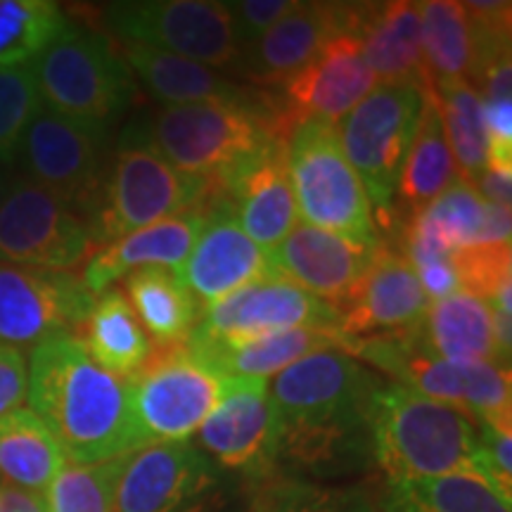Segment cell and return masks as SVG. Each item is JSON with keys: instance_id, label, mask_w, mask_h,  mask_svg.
<instances>
[{"instance_id": "cell-36", "label": "cell", "mask_w": 512, "mask_h": 512, "mask_svg": "<svg viewBox=\"0 0 512 512\" xmlns=\"http://www.w3.org/2000/svg\"><path fill=\"white\" fill-rule=\"evenodd\" d=\"M254 484L247 512H382L380 496L366 486H332L275 475Z\"/></svg>"}, {"instance_id": "cell-46", "label": "cell", "mask_w": 512, "mask_h": 512, "mask_svg": "<svg viewBox=\"0 0 512 512\" xmlns=\"http://www.w3.org/2000/svg\"><path fill=\"white\" fill-rule=\"evenodd\" d=\"M0 512H48L43 494L0 482Z\"/></svg>"}, {"instance_id": "cell-17", "label": "cell", "mask_w": 512, "mask_h": 512, "mask_svg": "<svg viewBox=\"0 0 512 512\" xmlns=\"http://www.w3.org/2000/svg\"><path fill=\"white\" fill-rule=\"evenodd\" d=\"M275 411L264 377L223 375L219 406L200 427V451L249 482L275 475Z\"/></svg>"}, {"instance_id": "cell-18", "label": "cell", "mask_w": 512, "mask_h": 512, "mask_svg": "<svg viewBox=\"0 0 512 512\" xmlns=\"http://www.w3.org/2000/svg\"><path fill=\"white\" fill-rule=\"evenodd\" d=\"M178 273L202 306L219 302L256 280L275 278L271 254L247 238L223 192L209 197L207 221Z\"/></svg>"}, {"instance_id": "cell-4", "label": "cell", "mask_w": 512, "mask_h": 512, "mask_svg": "<svg viewBox=\"0 0 512 512\" xmlns=\"http://www.w3.org/2000/svg\"><path fill=\"white\" fill-rule=\"evenodd\" d=\"M479 427L446 403L384 380L370 406L373 463L387 482L472 472Z\"/></svg>"}, {"instance_id": "cell-30", "label": "cell", "mask_w": 512, "mask_h": 512, "mask_svg": "<svg viewBox=\"0 0 512 512\" xmlns=\"http://www.w3.org/2000/svg\"><path fill=\"white\" fill-rule=\"evenodd\" d=\"M119 50L131 74L138 76L145 91L166 107L252 98V93L238 83L200 62L162 53V50L133 46V43H119Z\"/></svg>"}, {"instance_id": "cell-32", "label": "cell", "mask_w": 512, "mask_h": 512, "mask_svg": "<svg viewBox=\"0 0 512 512\" xmlns=\"http://www.w3.org/2000/svg\"><path fill=\"white\" fill-rule=\"evenodd\" d=\"M422 112L415 126L406 162H403L399 190H396L394 214H413L439 197L458 174L448 147L444 126L432 95L422 91ZM394 219V216H392Z\"/></svg>"}, {"instance_id": "cell-13", "label": "cell", "mask_w": 512, "mask_h": 512, "mask_svg": "<svg viewBox=\"0 0 512 512\" xmlns=\"http://www.w3.org/2000/svg\"><path fill=\"white\" fill-rule=\"evenodd\" d=\"M219 467L192 441L128 453L114 512H223Z\"/></svg>"}, {"instance_id": "cell-14", "label": "cell", "mask_w": 512, "mask_h": 512, "mask_svg": "<svg viewBox=\"0 0 512 512\" xmlns=\"http://www.w3.org/2000/svg\"><path fill=\"white\" fill-rule=\"evenodd\" d=\"M107 138L110 124L69 119L41 107L19 147L34 183L88 219L105 178Z\"/></svg>"}, {"instance_id": "cell-20", "label": "cell", "mask_w": 512, "mask_h": 512, "mask_svg": "<svg viewBox=\"0 0 512 512\" xmlns=\"http://www.w3.org/2000/svg\"><path fill=\"white\" fill-rule=\"evenodd\" d=\"M375 86L377 79L363 55L361 38L344 31L285 83V117L294 128L304 121L337 126Z\"/></svg>"}, {"instance_id": "cell-22", "label": "cell", "mask_w": 512, "mask_h": 512, "mask_svg": "<svg viewBox=\"0 0 512 512\" xmlns=\"http://www.w3.org/2000/svg\"><path fill=\"white\" fill-rule=\"evenodd\" d=\"M375 249L358 247L309 223H297L292 233L268 254L275 278L290 280L339 309L366 273Z\"/></svg>"}, {"instance_id": "cell-29", "label": "cell", "mask_w": 512, "mask_h": 512, "mask_svg": "<svg viewBox=\"0 0 512 512\" xmlns=\"http://www.w3.org/2000/svg\"><path fill=\"white\" fill-rule=\"evenodd\" d=\"M427 347L439 358L456 363H494L508 368L496 339L491 304L470 292H456L427 306L422 318Z\"/></svg>"}, {"instance_id": "cell-26", "label": "cell", "mask_w": 512, "mask_h": 512, "mask_svg": "<svg viewBox=\"0 0 512 512\" xmlns=\"http://www.w3.org/2000/svg\"><path fill=\"white\" fill-rule=\"evenodd\" d=\"M200 361L207 363L219 375L264 377L283 373L292 363L323 349H342V335L335 330L299 328L268 332L242 342H216L200 344L185 342Z\"/></svg>"}, {"instance_id": "cell-9", "label": "cell", "mask_w": 512, "mask_h": 512, "mask_svg": "<svg viewBox=\"0 0 512 512\" xmlns=\"http://www.w3.org/2000/svg\"><path fill=\"white\" fill-rule=\"evenodd\" d=\"M415 86H375L337 124L344 155L366 190L377 228L392 226L396 190L422 112Z\"/></svg>"}, {"instance_id": "cell-12", "label": "cell", "mask_w": 512, "mask_h": 512, "mask_svg": "<svg viewBox=\"0 0 512 512\" xmlns=\"http://www.w3.org/2000/svg\"><path fill=\"white\" fill-rule=\"evenodd\" d=\"M98 249L83 216L34 181L12 185L0 204V259L79 273Z\"/></svg>"}, {"instance_id": "cell-6", "label": "cell", "mask_w": 512, "mask_h": 512, "mask_svg": "<svg viewBox=\"0 0 512 512\" xmlns=\"http://www.w3.org/2000/svg\"><path fill=\"white\" fill-rule=\"evenodd\" d=\"M211 195L214 185L176 171L150 143L143 121H133L121 133L86 223L100 247L207 204Z\"/></svg>"}, {"instance_id": "cell-1", "label": "cell", "mask_w": 512, "mask_h": 512, "mask_svg": "<svg viewBox=\"0 0 512 512\" xmlns=\"http://www.w3.org/2000/svg\"><path fill=\"white\" fill-rule=\"evenodd\" d=\"M384 380L342 349H323L268 382L275 411V472L337 479L373 463L370 406Z\"/></svg>"}, {"instance_id": "cell-3", "label": "cell", "mask_w": 512, "mask_h": 512, "mask_svg": "<svg viewBox=\"0 0 512 512\" xmlns=\"http://www.w3.org/2000/svg\"><path fill=\"white\" fill-rule=\"evenodd\" d=\"M143 124L166 162L185 176L211 183L216 192H223L271 147L287 143L292 133L280 102L259 95L162 107Z\"/></svg>"}, {"instance_id": "cell-41", "label": "cell", "mask_w": 512, "mask_h": 512, "mask_svg": "<svg viewBox=\"0 0 512 512\" xmlns=\"http://www.w3.org/2000/svg\"><path fill=\"white\" fill-rule=\"evenodd\" d=\"M460 290L491 302L505 283H512V252L510 242L501 245H477L456 249L451 254Z\"/></svg>"}, {"instance_id": "cell-33", "label": "cell", "mask_w": 512, "mask_h": 512, "mask_svg": "<svg viewBox=\"0 0 512 512\" xmlns=\"http://www.w3.org/2000/svg\"><path fill=\"white\" fill-rule=\"evenodd\" d=\"M67 465L46 422L31 411L17 408L0 418V479L17 489L46 494L57 472Z\"/></svg>"}, {"instance_id": "cell-28", "label": "cell", "mask_w": 512, "mask_h": 512, "mask_svg": "<svg viewBox=\"0 0 512 512\" xmlns=\"http://www.w3.org/2000/svg\"><path fill=\"white\" fill-rule=\"evenodd\" d=\"M394 216H408L451 252L465 247L510 242V209L486 202L479 195L475 183L467 181L465 176H458L439 197H434L420 211Z\"/></svg>"}, {"instance_id": "cell-21", "label": "cell", "mask_w": 512, "mask_h": 512, "mask_svg": "<svg viewBox=\"0 0 512 512\" xmlns=\"http://www.w3.org/2000/svg\"><path fill=\"white\" fill-rule=\"evenodd\" d=\"M427 299L418 273L399 249L382 245L361 275L347 302L339 306V335L366 337L380 332L406 330L425 318Z\"/></svg>"}, {"instance_id": "cell-39", "label": "cell", "mask_w": 512, "mask_h": 512, "mask_svg": "<svg viewBox=\"0 0 512 512\" xmlns=\"http://www.w3.org/2000/svg\"><path fill=\"white\" fill-rule=\"evenodd\" d=\"M126 456L95 465L67 463L43 494L48 512H114Z\"/></svg>"}, {"instance_id": "cell-24", "label": "cell", "mask_w": 512, "mask_h": 512, "mask_svg": "<svg viewBox=\"0 0 512 512\" xmlns=\"http://www.w3.org/2000/svg\"><path fill=\"white\" fill-rule=\"evenodd\" d=\"M363 55L373 69L377 86H430L422 60V34L418 3H356L354 27Z\"/></svg>"}, {"instance_id": "cell-44", "label": "cell", "mask_w": 512, "mask_h": 512, "mask_svg": "<svg viewBox=\"0 0 512 512\" xmlns=\"http://www.w3.org/2000/svg\"><path fill=\"white\" fill-rule=\"evenodd\" d=\"M29 394V361L24 351L0 344V418L24 406Z\"/></svg>"}, {"instance_id": "cell-35", "label": "cell", "mask_w": 512, "mask_h": 512, "mask_svg": "<svg viewBox=\"0 0 512 512\" xmlns=\"http://www.w3.org/2000/svg\"><path fill=\"white\" fill-rule=\"evenodd\" d=\"M422 60L430 86L441 83H470L472 74V31L465 5L458 0H425L418 3Z\"/></svg>"}, {"instance_id": "cell-23", "label": "cell", "mask_w": 512, "mask_h": 512, "mask_svg": "<svg viewBox=\"0 0 512 512\" xmlns=\"http://www.w3.org/2000/svg\"><path fill=\"white\" fill-rule=\"evenodd\" d=\"M207 211L209 202L100 245L81 268V280L86 290L98 297L110 290L117 280L145 266L181 271L204 221H207Z\"/></svg>"}, {"instance_id": "cell-5", "label": "cell", "mask_w": 512, "mask_h": 512, "mask_svg": "<svg viewBox=\"0 0 512 512\" xmlns=\"http://www.w3.org/2000/svg\"><path fill=\"white\" fill-rule=\"evenodd\" d=\"M347 351L396 384L446 403L477 427H512L510 370L494 363H456L427 347L422 325L366 337H342Z\"/></svg>"}, {"instance_id": "cell-34", "label": "cell", "mask_w": 512, "mask_h": 512, "mask_svg": "<svg viewBox=\"0 0 512 512\" xmlns=\"http://www.w3.org/2000/svg\"><path fill=\"white\" fill-rule=\"evenodd\" d=\"M382 512H512L510 501L475 472L384 482Z\"/></svg>"}, {"instance_id": "cell-19", "label": "cell", "mask_w": 512, "mask_h": 512, "mask_svg": "<svg viewBox=\"0 0 512 512\" xmlns=\"http://www.w3.org/2000/svg\"><path fill=\"white\" fill-rule=\"evenodd\" d=\"M356 3H299L259 41L242 50L235 72L264 88H283L323 53L332 38L354 27Z\"/></svg>"}, {"instance_id": "cell-37", "label": "cell", "mask_w": 512, "mask_h": 512, "mask_svg": "<svg viewBox=\"0 0 512 512\" xmlns=\"http://www.w3.org/2000/svg\"><path fill=\"white\" fill-rule=\"evenodd\" d=\"M425 91L432 95L439 110L441 126H444L458 174L465 176L467 181H475L486 169V152H489L482 98H479L477 88L467 81H458L427 86Z\"/></svg>"}, {"instance_id": "cell-31", "label": "cell", "mask_w": 512, "mask_h": 512, "mask_svg": "<svg viewBox=\"0 0 512 512\" xmlns=\"http://www.w3.org/2000/svg\"><path fill=\"white\" fill-rule=\"evenodd\" d=\"M76 337L98 366L126 380L152 356L150 337L145 335L136 311L119 287H110L95 297L93 309Z\"/></svg>"}, {"instance_id": "cell-45", "label": "cell", "mask_w": 512, "mask_h": 512, "mask_svg": "<svg viewBox=\"0 0 512 512\" xmlns=\"http://www.w3.org/2000/svg\"><path fill=\"white\" fill-rule=\"evenodd\" d=\"M475 188L479 195L484 197L489 204L496 207L510 209L512 204V169H494V166H486L475 181Z\"/></svg>"}, {"instance_id": "cell-47", "label": "cell", "mask_w": 512, "mask_h": 512, "mask_svg": "<svg viewBox=\"0 0 512 512\" xmlns=\"http://www.w3.org/2000/svg\"><path fill=\"white\" fill-rule=\"evenodd\" d=\"M5 195H8V192H5V188H3V178H0V204H3Z\"/></svg>"}, {"instance_id": "cell-38", "label": "cell", "mask_w": 512, "mask_h": 512, "mask_svg": "<svg viewBox=\"0 0 512 512\" xmlns=\"http://www.w3.org/2000/svg\"><path fill=\"white\" fill-rule=\"evenodd\" d=\"M67 22L53 0H0V69L29 67Z\"/></svg>"}, {"instance_id": "cell-15", "label": "cell", "mask_w": 512, "mask_h": 512, "mask_svg": "<svg viewBox=\"0 0 512 512\" xmlns=\"http://www.w3.org/2000/svg\"><path fill=\"white\" fill-rule=\"evenodd\" d=\"M93 304L81 273L0 261V344L24 351L50 337L76 335Z\"/></svg>"}, {"instance_id": "cell-27", "label": "cell", "mask_w": 512, "mask_h": 512, "mask_svg": "<svg viewBox=\"0 0 512 512\" xmlns=\"http://www.w3.org/2000/svg\"><path fill=\"white\" fill-rule=\"evenodd\" d=\"M124 287L152 349L181 347L200 325L204 306L174 268H138L126 275Z\"/></svg>"}, {"instance_id": "cell-40", "label": "cell", "mask_w": 512, "mask_h": 512, "mask_svg": "<svg viewBox=\"0 0 512 512\" xmlns=\"http://www.w3.org/2000/svg\"><path fill=\"white\" fill-rule=\"evenodd\" d=\"M43 107L31 67L0 69V162H10Z\"/></svg>"}, {"instance_id": "cell-10", "label": "cell", "mask_w": 512, "mask_h": 512, "mask_svg": "<svg viewBox=\"0 0 512 512\" xmlns=\"http://www.w3.org/2000/svg\"><path fill=\"white\" fill-rule=\"evenodd\" d=\"M131 411L145 446L190 441L219 406L223 375L200 361L188 344L152 349V356L128 377Z\"/></svg>"}, {"instance_id": "cell-43", "label": "cell", "mask_w": 512, "mask_h": 512, "mask_svg": "<svg viewBox=\"0 0 512 512\" xmlns=\"http://www.w3.org/2000/svg\"><path fill=\"white\" fill-rule=\"evenodd\" d=\"M297 0H238L226 3L238 43L245 50L290 12Z\"/></svg>"}, {"instance_id": "cell-2", "label": "cell", "mask_w": 512, "mask_h": 512, "mask_svg": "<svg viewBox=\"0 0 512 512\" xmlns=\"http://www.w3.org/2000/svg\"><path fill=\"white\" fill-rule=\"evenodd\" d=\"M27 399L67 463L95 465L143 448L128 380L98 366L76 335L50 337L31 349Z\"/></svg>"}, {"instance_id": "cell-7", "label": "cell", "mask_w": 512, "mask_h": 512, "mask_svg": "<svg viewBox=\"0 0 512 512\" xmlns=\"http://www.w3.org/2000/svg\"><path fill=\"white\" fill-rule=\"evenodd\" d=\"M29 67L43 107L69 119L110 124L136 95L119 43L81 24L67 22Z\"/></svg>"}, {"instance_id": "cell-16", "label": "cell", "mask_w": 512, "mask_h": 512, "mask_svg": "<svg viewBox=\"0 0 512 512\" xmlns=\"http://www.w3.org/2000/svg\"><path fill=\"white\" fill-rule=\"evenodd\" d=\"M318 328L339 332V313L283 278H264L204 306L188 342H242L268 332Z\"/></svg>"}, {"instance_id": "cell-25", "label": "cell", "mask_w": 512, "mask_h": 512, "mask_svg": "<svg viewBox=\"0 0 512 512\" xmlns=\"http://www.w3.org/2000/svg\"><path fill=\"white\" fill-rule=\"evenodd\" d=\"M285 150L287 143L271 147L223 188L240 228L266 252L278 247L299 223Z\"/></svg>"}, {"instance_id": "cell-42", "label": "cell", "mask_w": 512, "mask_h": 512, "mask_svg": "<svg viewBox=\"0 0 512 512\" xmlns=\"http://www.w3.org/2000/svg\"><path fill=\"white\" fill-rule=\"evenodd\" d=\"M472 472L512 503V427H479Z\"/></svg>"}, {"instance_id": "cell-8", "label": "cell", "mask_w": 512, "mask_h": 512, "mask_svg": "<svg viewBox=\"0 0 512 512\" xmlns=\"http://www.w3.org/2000/svg\"><path fill=\"white\" fill-rule=\"evenodd\" d=\"M287 174L304 221L325 233L375 249L380 245L373 207L344 155L337 126L304 121L287 138Z\"/></svg>"}, {"instance_id": "cell-11", "label": "cell", "mask_w": 512, "mask_h": 512, "mask_svg": "<svg viewBox=\"0 0 512 512\" xmlns=\"http://www.w3.org/2000/svg\"><path fill=\"white\" fill-rule=\"evenodd\" d=\"M102 19L119 43L162 50L204 67L235 72L242 57L226 3L216 0H126L105 5Z\"/></svg>"}]
</instances>
